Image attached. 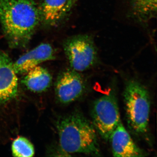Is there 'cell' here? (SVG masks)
Masks as SVG:
<instances>
[{
    "label": "cell",
    "mask_w": 157,
    "mask_h": 157,
    "mask_svg": "<svg viewBox=\"0 0 157 157\" xmlns=\"http://www.w3.org/2000/svg\"><path fill=\"white\" fill-rule=\"evenodd\" d=\"M40 20L39 8L33 0H0V21L14 47L28 42Z\"/></svg>",
    "instance_id": "6da1fadb"
},
{
    "label": "cell",
    "mask_w": 157,
    "mask_h": 157,
    "mask_svg": "<svg viewBox=\"0 0 157 157\" xmlns=\"http://www.w3.org/2000/svg\"><path fill=\"white\" fill-rule=\"evenodd\" d=\"M56 125L60 146L65 152L101 156L97 131L81 113L75 111L60 117Z\"/></svg>",
    "instance_id": "7a4b0ae2"
},
{
    "label": "cell",
    "mask_w": 157,
    "mask_h": 157,
    "mask_svg": "<svg viewBox=\"0 0 157 157\" xmlns=\"http://www.w3.org/2000/svg\"><path fill=\"white\" fill-rule=\"evenodd\" d=\"M20 100L18 78L9 56L0 50V142L17 128Z\"/></svg>",
    "instance_id": "3957f363"
},
{
    "label": "cell",
    "mask_w": 157,
    "mask_h": 157,
    "mask_svg": "<svg viewBox=\"0 0 157 157\" xmlns=\"http://www.w3.org/2000/svg\"><path fill=\"white\" fill-rule=\"evenodd\" d=\"M127 121L135 135H143L148 130L151 101L147 89L135 80H129L124 94Z\"/></svg>",
    "instance_id": "277c9868"
},
{
    "label": "cell",
    "mask_w": 157,
    "mask_h": 157,
    "mask_svg": "<svg viewBox=\"0 0 157 157\" xmlns=\"http://www.w3.org/2000/svg\"><path fill=\"white\" fill-rule=\"evenodd\" d=\"M91 117L96 131L104 140H109L121 121L117 100L113 93L104 95L95 101Z\"/></svg>",
    "instance_id": "5b68a950"
},
{
    "label": "cell",
    "mask_w": 157,
    "mask_h": 157,
    "mask_svg": "<svg viewBox=\"0 0 157 157\" xmlns=\"http://www.w3.org/2000/svg\"><path fill=\"white\" fill-rule=\"evenodd\" d=\"M64 48L72 69L83 72L92 67L98 59L92 39L86 35H79L67 40Z\"/></svg>",
    "instance_id": "8992f818"
},
{
    "label": "cell",
    "mask_w": 157,
    "mask_h": 157,
    "mask_svg": "<svg viewBox=\"0 0 157 157\" xmlns=\"http://www.w3.org/2000/svg\"><path fill=\"white\" fill-rule=\"evenodd\" d=\"M85 89V82L82 76L78 72L72 69L63 72L58 77L56 94L60 103L67 104L80 98Z\"/></svg>",
    "instance_id": "52a82bcc"
},
{
    "label": "cell",
    "mask_w": 157,
    "mask_h": 157,
    "mask_svg": "<svg viewBox=\"0 0 157 157\" xmlns=\"http://www.w3.org/2000/svg\"><path fill=\"white\" fill-rule=\"evenodd\" d=\"M114 157H144L146 153L133 141L121 121L113 132L109 139Z\"/></svg>",
    "instance_id": "ba28073f"
},
{
    "label": "cell",
    "mask_w": 157,
    "mask_h": 157,
    "mask_svg": "<svg viewBox=\"0 0 157 157\" xmlns=\"http://www.w3.org/2000/svg\"><path fill=\"white\" fill-rule=\"evenodd\" d=\"M54 51L49 44L42 43L20 57L13 63L16 74L27 73L39 64L53 59Z\"/></svg>",
    "instance_id": "9c48e42d"
},
{
    "label": "cell",
    "mask_w": 157,
    "mask_h": 157,
    "mask_svg": "<svg viewBox=\"0 0 157 157\" xmlns=\"http://www.w3.org/2000/svg\"><path fill=\"white\" fill-rule=\"evenodd\" d=\"M74 0H43L39 8L40 19L53 26L59 22L70 11Z\"/></svg>",
    "instance_id": "30bf717a"
},
{
    "label": "cell",
    "mask_w": 157,
    "mask_h": 157,
    "mask_svg": "<svg viewBox=\"0 0 157 157\" xmlns=\"http://www.w3.org/2000/svg\"><path fill=\"white\" fill-rule=\"evenodd\" d=\"M52 76L45 68L37 66L27 73L23 83L31 91L42 93L51 84Z\"/></svg>",
    "instance_id": "8fae6325"
},
{
    "label": "cell",
    "mask_w": 157,
    "mask_h": 157,
    "mask_svg": "<svg viewBox=\"0 0 157 157\" xmlns=\"http://www.w3.org/2000/svg\"><path fill=\"white\" fill-rule=\"evenodd\" d=\"M132 12L137 19L147 22L156 17L157 0H130Z\"/></svg>",
    "instance_id": "7c38bea8"
},
{
    "label": "cell",
    "mask_w": 157,
    "mask_h": 157,
    "mask_svg": "<svg viewBox=\"0 0 157 157\" xmlns=\"http://www.w3.org/2000/svg\"><path fill=\"white\" fill-rule=\"evenodd\" d=\"M11 151L14 157H33L35 154V149L33 144L28 139L21 136L17 137L13 140Z\"/></svg>",
    "instance_id": "4fadbf2b"
},
{
    "label": "cell",
    "mask_w": 157,
    "mask_h": 157,
    "mask_svg": "<svg viewBox=\"0 0 157 157\" xmlns=\"http://www.w3.org/2000/svg\"><path fill=\"white\" fill-rule=\"evenodd\" d=\"M75 1H76V0H74V2H75Z\"/></svg>",
    "instance_id": "5bb4252c"
}]
</instances>
